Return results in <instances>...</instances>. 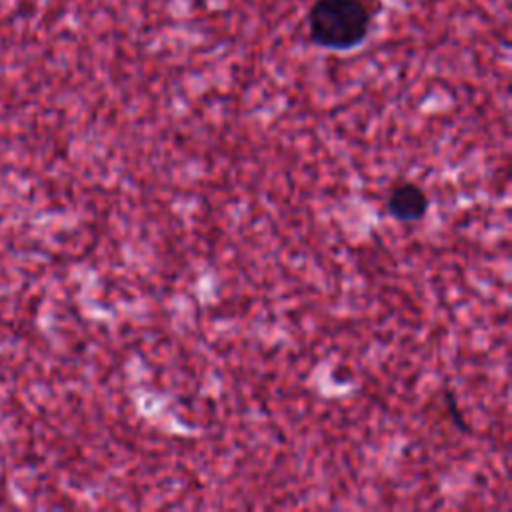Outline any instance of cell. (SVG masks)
<instances>
[{
    "mask_svg": "<svg viewBox=\"0 0 512 512\" xmlns=\"http://www.w3.org/2000/svg\"><path fill=\"white\" fill-rule=\"evenodd\" d=\"M428 208H430V198L426 190L412 180L396 182L388 190L386 212L396 222H402V224L420 222L428 214Z\"/></svg>",
    "mask_w": 512,
    "mask_h": 512,
    "instance_id": "2",
    "label": "cell"
},
{
    "mask_svg": "<svg viewBox=\"0 0 512 512\" xmlns=\"http://www.w3.org/2000/svg\"><path fill=\"white\" fill-rule=\"evenodd\" d=\"M376 14L378 4L370 0H314L308 10V36L324 50L350 52L366 42Z\"/></svg>",
    "mask_w": 512,
    "mask_h": 512,
    "instance_id": "1",
    "label": "cell"
}]
</instances>
